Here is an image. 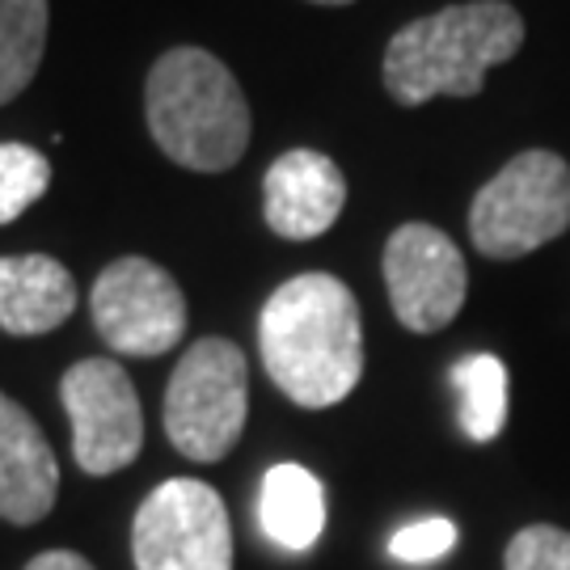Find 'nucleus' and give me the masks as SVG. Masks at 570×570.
<instances>
[{
    "mask_svg": "<svg viewBox=\"0 0 570 570\" xmlns=\"http://www.w3.org/2000/svg\"><path fill=\"white\" fill-rule=\"evenodd\" d=\"M258 351L287 402L338 406L364 376V322L351 287L326 271L279 284L258 317Z\"/></svg>",
    "mask_w": 570,
    "mask_h": 570,
    "instance_id": "1",
    "label": "nucleus"
},
{
    "mask_svg": "<svg viewBox=\"0 0 570 570\" xmlns=\"http://www.w3.org/2000/svg\"><path fill=\"white\" fill-rule=\"evenodd\" d=\"M524 47V18L508 0H465L406 21L385 47L389 98L423 106L431 98H478L487 72Z\"/></svg>",
    "mask_w": 570,
    "mask_h": 570,
    "instance_id": "2",
    "label": "nucleus"
},
{
    "mask_svg": "<svg viewBox=\"0 0 570 570\" xmlns=\"http://www.w3.org/2000/svg\"><path fill=\"white\" fill-rule=\"evenodd\" d=\"M144 115L157 148L195 174H225L249 148L242 85L204 47H174L148 68Z\"/></svg>",
    "mask_w": 570,
    "mask_h": 570,
    "instance_id": "3",
    "label": "nucleus"
},
{
    "mask_svg": "<svg viewBox=\"0 0 570 570\" xmlns=\"http://www.w3.org/2000/svg\"><path fill=\"white\" fill-rule=\"evenodd\" d=\"M570 228V165L550 148L515 153L469 204V237L494 263L524 258Z\"/></svg>",
    "mask_w": 570,
    "mask_h": 570,
    "instance_id": "4",
    "label": "nucleus"
},
{
    "mask_svg": "<svg viewBox=\"0 0 570 570\" xmlns=\"http://www.w3.org/2000/svg\"><path fill=\"white\" fill-rule=\"evenodd\" d=\"M245 410H249V367L242 346L228 338H199L178 360L165 389L161 423L169 444L186 461L216 465L242 440Z\"/></svg>",
    "mask_w": 570,
    "mask_h": 570,
    "instance_id": "5",
    "label": "nucleus"
},
{
    "mask_svg": "<svg viewBox=\"0 0 570 570\" xmlns=\"http://www.w3.org/2000/svg\"><path fill=\"white\" fill-rule=\"evenodd\" d=\"M136 570H233V524L220 490L199 478H169L131 524Z\"/></svg>",
    "mask_w": 570,
    "mask_h": 570,
    "instance_id": "6",
    "label": "nucleus"
},
{
    "mask_svg": "<svg viewBox=\"0 0 570 570\" xmlns=\"http://www.w3.org/2000/svg\"><path fill=\"white\" fill-rule=\"evenodd\" d=\"M94 330L110 351L153 360L183 343L186 334V296L165 266L148 258H115L94 279L89 296Z\"/></svg>",
    "mask_w": 570,
    "mask_h": 570,
    "instance_id": "7",
    "label": "nucleus"
},
{
    "mask_svg": "<svg viewBox=\"0 0 570 570\" xmlns=\"http://www.w3.org/2000/svg\"><path fill=\"white\" fill-rule=\"evenodd\" d=\"M60 402L72 419V456L89 478H110L144 449L140 393L115 360H81L63 372Z\"/></svg>",
    "mask_w": 570,
    "mask_h": 570,
    "instance_id": "8",
    "label": "nucleus"
},
{
    "mask_svg": "<svg viewBox=\"0 0 570 570\" xmlns=\"http://www.w3.org/2000/svg\"><path fill=\"white\" fill-rule=\"evenodd\" d=\"M385 287L393 317L410 334H435L461 313L469 292V271L461 249L435 225L410 220L393 228L385 242Z\"/></svg>",
    "mask_w": 570,
    "mask_h": 570,
    "instance_id": "9",
    "label": "nucleus"
},
{
    "mask_svg": "<svg viewBox=\"0 0 570 570\" xmlns=\"http://www.w3.org/2000/svg\"><path fill=\"white\" fill-rule=\"evenodd\" d=\"M346 207L343 169L317 148H292L275 157L263 178V216L287 242H313L334 228Z\"/></svg>",
    "mask_w": 570,
    "mask_h": 570,
    "instance_id": "10",
    "label": "nucleus"
},
{
    "mask_svg": "<svg viewBox=\"0 0 570 570\" xmlns=\"http://www.w3.org/2000/svg\"><path fill=\"white\" fill-rule=\"evenodd\" d=\"M60 465L26 410L0 393V520L39 524L56 508Z\"/></svg>",
    "mask_w": 570,
    "mask_h": 570,
    "instance_id": "11",
    "label": "nucleus"
},
{
    "mask_svg": "<svg viewBox=\"0 0 570 570\" xmlns=\"http://www.w3.org/2000/svg\"><path fill=\"white\" fill-rule=\"evenodd\" d=\"M77 308V279L47 254L0 258V330L35 338L63 326Z\"/></svg>",
    "mask_w": 570,
    "mask_h": 570,
    "instance_id": "12",
    "label": "nucleus"
},
{
    "mask_svg": "<svg viewBox=\"0 0 570 570\" xmlns=\"http://www.w3.org/2000/svg\"><path fill=\"white\" fill-rule=\"evenodd\" d=\"M258 524L287 553H305L326 529V490L305 465L266 469L258 490Z\"/></svg>",
    "mask_w": 570,
    "mask_h": 570,
    "instance_id": "13",
    "label": "nucleus"
},
{
    "mask_svg": "<svg viewBox=\"0 0 570 570\" xmlns=\"http://www.w3.org/2000/svg\"><path fill=\"white\" fill-rule=\"evenodd\" d=\"M47 0H0V106L30 89L47 51Z\"/></svg>",
    "mask_w": 570,
    "mask_h": 570,
    "instance_id": "14",
    "label": "nucleus"
},
{
    "mask_svg": "<svg viewBox=\"0 0 570 570\" xmlns=\"http://www.w3.org/2000/svg\"><path fill=\"white\" fill-rule=\"evenodd\" d=\"M452 389L461 402V431L473 444H490L508 423V367L499 355H465L452 367Z\"/></svg>",
    "mask_w": 570,
    "mask_h": 570,
    "instance_id": "15",
    "label": "nucleus"
},
{
    "mask_svg": "<svg viewBox=\"0 0 570 570\" xmlns=\"http://www.w3.org/2000/svg\"><path fill=\"white\" fill-rule=\"evenodd\" d=\"M51 186V165L30 144H0V225H13Z\"/></svg>",
    "mask_w": 570,
    "mask_h": 570,
    "instance_id": "16",
    "label": "nucleus"
},
{
    "mask_svg": "<svg viewBox=\"0 0 570 570\" xmlns=\"http://www.w3.org/2000/svg\"><path fill=\"white\" fill-rule=\"evenodd\" d=\"M503 570H570V532L553 524H529L511 537Z\"/></svg>",
    "mask_w": 570,
    "mask_h": 570,
    "instance_id": "17",
    "label": "nucleus"
},
{
    "mask_svg": "<svg viewBox=\"0 0 570 570\" xmlns=\"http://www.w3.org/2000/svg\"><path fill=\"white\" fill-rule=\"evenodd\" d=\"M452 546H456V524L444 515H428V520H414V524L393 532L389 553L397 562H410V567H428V562H440Z\"/></svg>",
    "mask_w": 570,
    "mask_h": 570,
    "instance_id": "18",
    "label": "nucleus"
},
{
    "mask_svg": "<svg viewBox=\"0 0 570 570\" xmlns=\"http://www.w3.org/2000/svg\"><path fill=\"white\" fill-rule=\"evenodd\" d=\"M26 570H94V567H89V558H85V553L47 550V553H39V558H30Z\"/></svg>",
    "mask_w": 570,
    "mask_h": 570,
    "instance_id": "19",
    "label": "nucleus"
},
{
    "mask_svg": "<svg viewBox=\"0 0 570 570\" xmlns=\"http://www.w3.org/2000/svg\"><path fill=\"white\" fill-rule=\"evenodd\" d=\"M313 4H355V0H313Z\"/></svg>",
    "mask_w": 570,
    "mask_h": 570,
    "instance_id": "20",
    "label": "nucleus"
}]
</instances>
